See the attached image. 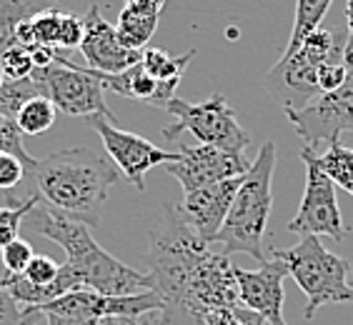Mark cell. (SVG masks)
Wrapping results in <instances>:
<instances>
[{"instance_id":"obj_1","label":"cell","mask_w":353,"mask_h":325,"mask_svg":"<svg viewBox=\"0 0 353 325\" xmlns=\"http://www.w3.org/2000/svg\"><path fill=\"white\" fill-rule=\"evenodd\" d=\"M145 265L153 291L163 298V315L173 325H203L205 313L241 305L228 255L213 253L183 220L178 205L161 208L150 228Z\"/></svg>"},{"instance_id":"obj_2","label":"cell","mask_w":353,"mask_h":325,"mask_svg":"<svg viewBox=\"0 0 353 325\" xmlns=\"http://www.w3.org/2000/svg\"><path fill=\"white\" fill-rule=\"evenodd\" d=\"M28 176L50 208L90 228L101 223L103 205L121 180V170L98 150L65 148L38 160Z\"/></svg>"},{"instance_id":"obj_3","label":"cell","mask_w":353,"mask_h":325,"mask_svg":"<svg viewBox=\"0 0 353 325\" xmlns=\"http://www.w3.org/2000/svg\"><path fill=\"white\" fill-rule=\"evenodd\" d=\"M26 225L38 235L61 245L68 258L65 265L73 271L81 288L103 295H133L153 288L148 273L136 271L105 253L93 240L88 225L63 216L50 205H35L26 216Z\"/></svg>"},{"instance_id":"obj_4","label":"cell","mask_w":353,"mask_h":325,"mask_svg":"<svg viewBox=\"0 0 353 325\" xmlns=\"http://www.w3.org/2000/svg\"><path fill=\"white\" fill-rule=\"evenodd\" d=\"M276 143L261 145L259 156L251 162V170L243 176L233 205L225 216L223 228L218 231L216 243L223 245V253H245L265 263V233L273 210V170H276Z\"/></svg>"},{"instance_id":"obj_5","label":"cell","mask_w":353,"mask_h":325,"mask_svg":"<svg viewBox=\"0 0 353 325\" xmlns=\"http://www.w3.org/2000/svg\"><path fill=\"white\" fill-rule=\"evenodd\" d=\"M346 38L319 28L301 43L299 50L281 55V61L263 78L265 90L281 103L283 110H301L321 95L319 70L328 61L343 58Z\"/></svg>"},{"instance_id":"obj_6","label":"cell","mask_w":353,"mask_h":325,"mask_svg":"<svg viewBox=\"0 0 353 325\" xmlns=\"http://www.w3.org/2000/svg\"><path fill=\"white\" fill-rule=\"evenodd\" d=\"M273 258L288 265L293 280L306 293V320H313L319 308L328 303H353V285L348 283L351 263L326 251L319 235L301 238L299 245L276 251Z\"/></svg>"},{"instance_id":"obj_7","label":"cell","mask_w":353,"mask_h":325,"mask_svg":"<svg viewBox=\"0 0 353 325\" xmlns=\"http://www.w3.org/2000/svg\"><path fill=\"white\" fill-rule=\"evenodd\" d=\"M163 110L176 118V125L163 128L165 140H176L181 133H190L201 145H216L231 153H245V148L251 145V136L238 123L225 95L221 93L211 95L203 103L170 98Z\"/></svg>"},{"instance_id":"obj_8","label":"cell","mask_w":353,"mask_h":325,"mask_svg":"<svg viewBox=\"0 0 353 325\" xmlns=\"http://www.w3.org/2000/svg\"><path fill=\"white\" fill-rule=\"evenodd\" d=\"M30 78L41 93L55 108L70 118H90V116H110L105 98H103L101 81L90 73L85 65H75V63L55 58L53 65L46 68H33Z\"/></svg>"},{"instance_id":"obj_9","label":"cell","mask_w":353,"mask_h":325,"mask_svg":"<svg viewBox=\"0 0 353 325\" xmlns=\"http://www.w3.org/2000/svg\"><path fill=\"white\" fill-rule=\"evenodd\" d=\"M301 160L306 162V188L301 198L299 213L288 223V231L296 235H328L336 243H341L348 233V225L343 223L339 200H336V185L331 178L313 162L311 148L303 145L301 150Z\"/></svg>"},{"instance_id":"obj_10","label":"cell","mask_w":353,"mask_h":325,"mask_svg":"<svg viewBox=\"0 0 353 325\" xmlns=\"http://www.w3.org/2000/svg\"><path fill=\"white\" fill-rule=\"evenodd\" d=\"M85 120L93 125V130L101 136L103 148L110 156V160L116 162V168L121 170V176H125L138 190H145V173L158 165H168V162L181 160V153L173 150H163L153 145L145 138L128 133L118 125L116 116H90Z\"/></svg>"},{"instance_id":"obj_11","label":"cell","mask_w":353,"mask_h":325,"mask_svg":"<svg viewBox=\"0 0 353 325\" xmlns=\"http://www.w3.org/2000/svg\"><path fill=\"white\" fill-rule=\"evenodd\" d=\"M293 130L308 148L319 143H336L343 133H353V68L343 85L331 93H321L301 110H283Z\"/></svg>"},{"instance_id":"obj_12","label":"cell","mask_w":353,"mask_h":325,"mask_svg":"<svg viewBox=\"0 0 353 325\" xmlns=\"http://www.w3.org/2000/svg\"><path fill=\"white\" fill-rule=\"evenodd\" d=\"M165 170L188 193V190L245 176L251 170V160L245 158V153H231L216 145H183L181 160L168 162Z\"/></svg>"},{"instance_id":"obj_13","label":"cell","mask_w":353,"mask_h":325,"mask_svg":"<svg viewBox=\"0 0 353 325\" xmlns=\"http://www.w3.org/2000/svg\"><path fill=\"white\" fill-rule=\"evenodd\" d=\"M238 285V303L259 313L268 325H285L283 318V280L291 275L283 260H265L259 271H243L233 265Z\"/></svg>"},{"instance_id":"obj_14","label":"cell","mask_w":353,"mask_h":325,"mask_svg":"<svg viewBox=\"0 0 353 325\" xmlns=\"http://www.w3.org/2000/svg\"><path fill=\"white\" fill-rule=\"evenodd\" d=\"M81 53L85 58V68L98 73H123L125 68L141 61L143 50H130L121 43L116 25L103 18L101 6H90L83 18V43Z\"/></svg>"},{"instance_id":"obj_15","label":"cell","mask_w":353,"mask_h":325,"mask_svg":"<svg viewBox=\"0 0 353 325\" xmlns=\"http://www.w3.org/2000/svg\"><path fill=\"white\" fill-rule=\"evenodd\" d=\"M241 183H243V176L185 193L183 203L178 205V210H181L183 220L196 231V235L203 243H216V235L223 228L225 216L231 210L233 198H236Z\"/></svg>"},{"instance_id":"obj_16","label":"cell","mask_w":353,"mask_h":325,"mask_svg":"<svg viewBox=\"0 0 353 325\" xmlns=\"http://www.w3.org/2000/svg\"><path fill=\"white\" fill-rule=\"evenodd\" d=\"M90 73L101 81V85L105 90H113V93L123 95V98H130V101L153 103L158 108H163L170 98H176L178 85L156 81L148 70L143 68L141 61L136 65L125 68L123 73H98V70H90Z\"/></svg>"},{"instance_id":"obj_17","label":"cell","mask_w":353,"mask_h":325,"mask_svg":"<svg viewBox=\"0 0 353 325\" xmlns=\"http://www.w3.org/2000/svg\"><path fill=\"white\" fill-rule=\"evenodd\" d=\"M311 158L313 162L319 165L336 188L346 190L348 196H353V150L346 148L341 140L328 143V148L323 156H316L311 148Z\"/></svg>"},{"instance_id":"obj_18","label":"cell","mask_w":353,"mask_h":325,"mask_svg":"<svg viewBox=\"0 0 353 325\" xmlns=\"http://www.w3.org/2000/svg\"><path fill=\"white\" fill-rule=\"evenodd\" d=\"M55 0H0V53L18 45L15 28L43 8H53Z\"/></svg>"},{"instance_id":"obj_19","label":"cell","mask_w":353,"mask_h":325,"mask_svg":"<svg viewBox=\"0 0 353 325\" xmlns=\"http://www.w3.org/2000/svg\"><path fill=\"white\" fill-rule=\"evenodd\" d=\"M158 18H161V15L138 13V10L123 8L116 23V33H118V38H121V43L125 48H130V50H145L150 38L156 35Z\"/></svg>"},{"instance_id":"obj_20","label":"cell","mask_w":353,"mask_h":325,"mask_svg":"<svg viewBox=\"0 0 353 325\" xmlns=\"http://www.w3.org/2000/svg\"><path fill=\"white\" fill-rule=\"evenodd\" d=\"M196 58V50H185L183 55H178L173 58L170 53H165L163 48H145L141 53V65L148 70L156 81L161 83H173L178 85L181 78H183L185 68H188V63Z\"/></svg>"},{"instance_id":"obj_21","label":"cell","mask_w":353,"mask_h":325,"mask_svg":"<svg viewBox=\"0 0 353 325\" xmlns=\"http://www.w3.org/2000/svg\"><path fill=\"white\" fill-rule=\"evenodd\" d=\"M331 6L333 0H296V18H293L291 41L285 45L283 55L299 50L301 43L306 41L313 30H319Z\"/></svg>"},{"instance_id":"obj_22","label":"cell","mask_w":353,"mask_h":325,"mask_svg":"<svg viewBox=\"0 0 353 325\" xmlns=\"http://www.w3.org/2000/svg\"><path fill=\"white\" fill-rule=\"evenodd\" d=\"M55 116H58V108L53 103L48 101L46 95H35L33 101H28L21 108L15 123H18L23 136H41V133L53 128Z\"/></svg>"},{"instance_id":"obj_23","label":"cell","mask_w":353,"mask_h":325,"mask_svg":"<svg viewBox=\"0 0 353 325\" xmlns=\"http://www.w3.org/2000/svg\"><path fill=\"white\" fill-rule=\"evenodd\" d=\"M41 203V196L35 193L26 200H15L13 196H8L6 205H0V251L6 248L8 243H13L15 238H21V225L26 220V216L35 205Z\"/></svg>"},{"instance_id":"obj_24","label":"cell","mask_w":353,"mask_h":325,"mask_svg":"<svg viewBox=\"0 0 353 325\" xmlns=\"http://www.w3.org/2000/svg\"><path fill=\"white\" fill-rule=\"evenodd\" d=\"M35 95H43V93L30 75L28 78H18V81H6L0 85V113L6 118H10V120H15L23 105L28 101H33Z\"/></svg>"},{"instance_id":"obj_25","label":"cell","mask_w":353,"mask_h":325,"mask_svg":"<svg viewBox=\"0 0 353 325\" xmlns=\"http://www.w3.org/2000/svg\"><path fill=\"white\" fill-rule=\"evenodd\" d=\"M0 153H3V156L18 158V160L26 165L28 173L38 165V160H35L26 150V145H23V133H21V128H18V123L6 118L3 113H0Z\"/></svg>"},{"instance_id":"obj_26","label":"cell","mask_w":353,"mask_h":325,"mask_svg":"<svg viewBox=\"0 0 353 325\" xmlns=\"http://www.w3.org/2000/svg\"><path fill=\"white\" fill-rule=\"evenodd\" d=\"M203 325H265V320L243 305H228V308H216L205 313Z\"/></svg>"},{"instance_id":"obj_27","label":"cell","mask_w":353,"mask_h":325,"mask_svg":"<svg viewBox=\"0 0 353 325\" xmlns=\"http://www.w3.org/2000/svg\"><path fill=\"white\" fill-rule=\"evenodd\" d=\"M0 68L6 73L8 81H18V78H28L33 73V58H30V50L23 45L8 48L6 53H0Z\"/></svg>"},{"instance_id":"obj_28","label":"cell","mask_w":353,"mask_h":325,"mask_svg":"<svg viewBox=\"0 0 353 325\" xmlns=\"http://www.w3.org/2000/svg\"><path fill=\"white\" fill-rule=\"evenodd\" d=\"M33 245L28 243L26 238H15L13 243H8L3 248V265H6V273H23L28 268V263L33 260Z\"/></svg>"},{"instance_id":"obj_29","label":"cell","mask_w":353,"mask_h":325,"mask_svg":"<svg viewBox=\"0 0 353 325\" xmlns=\"http://www.w3.org/2000/svg\"><path fill=\"white\" fill-rule=\"evenodd\" d=\"M58 273H61V265L55 263L50 255H33V260L28 263V268L21 275L33 285H50L58 278Z\"/></svg>"},{"instance_id":"obj_30","label":"cell","mask_w":353,"mask_h":325,"mask_svg":"<svg viewBox=\"0 0 353 325\" xmlns=\"http://www.w3.org/2000/svg\"><path fill=\"white\" fill-rule=\"evenodd\" d=\"M348 75V65L343 63V58H336V61H328L326 65H321L319 70V88L321 93H331V90L341 88L343 81Z\"/></svg>"},{"instance_id":"obj_31","label":"cell","mask_w":353,"mask_h":325,"mask_svg":"<svg viewBox=\"0 0 353 325\" xmlns=\"http://www.w3.org/2000/svg\"><path fill=\"white\" fill-rule=\"evenodd\" d=\"M83 43V18L73 13H63L61 33H58V50H68V48H81Z\"/></svg>"},{"instance_id":"obj_32","label":"cell","mask_w":353,"mask_h":325,"mask_svg":"<svg viewBox=\"0 0 353 325\" xmlns=\"http://www.w3.org/2000/svg\"><path fill=\"white\" fill-rule=\"evenodd\" d=\"M26 165L13 156H3L0 153V188L10 190L15 185H21V180L26 178Z\"/></svg>"},{"instance_id":"obj_33","label":"cell","mask_w":353,"mask_h":325,"mask_svg":"<svg viewBox=\"0 0 353 325\" xmlns=\"http://www.w3.org/2000/svg\"><path fill=\"white\" fill-rule=\"evenodd\" d=\"M26 308L15 303L13 295L0 285V325H21Z\"/></svg>"},{"instance_id":"obj_34","label":"cell","mask_w":353,"mask_h":325,"mask_svg":"<svg viewBox=\"0 0 353 325\" xmlns=\"http://www.w3.org/2000/svg\"><path fill=\"white\" fill-rule=\"evenodd\" d=\"M110 325H173L163 315V311H153V313H143L136 318H110Z\"/></svg>"},{"instance_id":"obj_35","label":"cell","mask_w":353,"mask_h":325,"mask_svg":"<svg viewBox=\"0 0 353 325\" xmlns=\"http://www.w3.org/2000/svg\"><path fill=\"white\" fill-rule=\"evenodd\" d=\"M125 8L130 10H138V13H148V15H161L165 8V0H123Z\"/></svg>"},{"instance_id":"obj_36","label":"cell","mask_w":353,"mask_h":325,"mask_svg":"<svg viewBox=\"0 0 353 325\" xmlns=\"http://www.w3.org/2000/svg\"><path fill=\"white\" fill-rule=\"evenodd\" d=\"M346 25H348V38L346 48H343V63L348 68H353V0H346Z\"/></svg>"},{"instance_id":"obj_37","label":"cell","mask_w":353,"mask_h":325,"mask_svg":"<svg viewBox=\"0 0 353 325\" xmlns=\"http://www.w3.org/2000/svg\"><path fill=\"white\" fill-rule=\"evenodd\" d=\"M48 325H101L103 320L93 318H68V315H55V313H43Z\"/></svg>"},{"instance_id":"obj_38","label":"cell","mask_w":353,"mask_h":325,"mask_svg":"<svg viewBox=\"0 0 353 325\" xmlns=\"http://www.w3.org/2000/svg\"><path fill=\"white\" fill-rule=\"evenodd\" d=\"M41 318H46L38 308H26V313H23V320H21V325H38L41 323Z\"/></svg>"},{"instance_id":"obj_39","label":"cell","mask_w":353,"mask_h":325,"mask_svg":"<svg viewBox=\"0 0 353 325\" xmlns=\"http://www.w3.org/2000/svg\"><path fill=\"white\" fill-rule=\"evenodd\" d=\"M348 283L353 285V268H351V275H348Z\"/></svg>"}]
</instances>
